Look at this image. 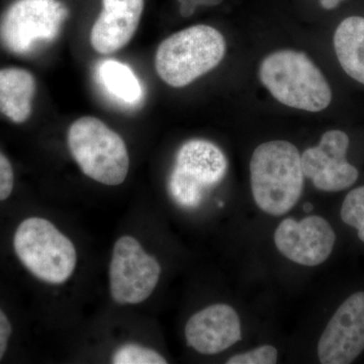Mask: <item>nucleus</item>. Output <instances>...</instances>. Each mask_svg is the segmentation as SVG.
I'll list each match as a JSON object with an SVG mask.
<instances>
[{
	"label": "nucleus",
	"mask_w": 364,
	"mask_h": 364,
	"mask_svg": "<svg viewBox=\"0 0 364 364\" xmlns=\"http://www.w3.org/2000/svg\"><path fill=\"white\" fill-rule=\"evenodd\" d=\"M277 350L272 345H263L245 353L236 354L228 359V364H274Z\"/></svg>",
	"instance_id": "6ab92c4d"
},
{
	"label": "nucleus",
	"mask_w": 364,
	"mask_h": 364,
	"mask_svg": "<svg viewBox=\"0 0 364 364\" xmlns=\"http://www.w3.org/2000/svg\"><path fill=\"white\" fill-rule=\"evenodd\" d=\"M337 58L347 75L364 85V18L349 16L334 35Z\"/></svg>",
	"instance_id": "2eb2a0df"
},
{
	"label": "nucleus",
	"mask_w": 364,
	"mask_h": 364,
	"mask_svg": "<svg viewBox=\"0 0 364 364\" xmlns=\"http://www.w3.org/2000/svg\"><path fill=\"white\" fill-rule=\"evenodd\" d=\"M14 169L11 162L0 152V202L6 200L13 193Z\"/></svg>",
	"instance_id": "aec40b11"
},
{
	"label": "nucleus",
	"mask_w": 364,
	"mask_h": 364,
	"mask_svg": "<svg viewBox=\"0 0 364 364\" xmlns=\"http://www.w3.org/2000/svg\"><path fill=\"white\" fill-rule=\"evenodd\" d=\"M181 4L179 11L183 18H188L195 13L196 7L219 6L223 0H177Z\"/></svg>",
	"instance_id": "412c9836"
},
{
	"label": "nucleus",
	"mask_w": 364,
	"mask_h": 364,
	"mask_svg": "<svg viewBox=\"0 0 364 364\" xmlns=\"http://www.w3.org/2000/svg\"><path fill=\"white\" fill-rule=\"evenodd\" d=\"M227 169L226 157L215 144L188 141L177 153L176 166L169 177L170 195L181 207H198L203 191L219 183Z\"/></svg>",
	"instance_id": "0eeeda50"
},
{
	"label": "nucleus",
	"mask_w": 364,
	"mask_h": 364,
	"mask_svg": "<svg viewBox=\"0 0 364 364\" xmlns=\"http://www.w3.org/2000/svg\"><path fill=\"white\" fill-rule=\"evenodd\" d=\"M345 224L358 230V238L364 242V186L351 191L341 208Z\"/></svg>",
	"instance_id": "f3484780"
},
{
	"label": "nucleus",
	"mask_w": 364,
	"mask_h": 364,
	"mask_svg": "<svg viewBox=\"0 0 364 364\" xmlns=\"http://www.w3.org/2000/svg\"><path fill=\"white\" fill-rule=\"evenodd\" d=\"M112 363L114 364H165L167 361L161 354L148 347L138 344H126L114 352Z\"/></svg>",
	"instance_id": "a211bd4d"
},
{
	"label": "nucleus",
	"mask_w": 364,
	"mask_h": 364,
	"mask_svg": "<svg viewBox=\"0 0 364 364\" xmlns=\"http://www.w3.org/2000/svg\"><path fill=\"white\" fill-rule=\"evenodd\" d=\"M184 332L188 346L205 355L221 353L242 339L240 318L225 304L208 306L191 316Z\"/></svg>",
	"instance_id": "f8f14e48"
},
{
	"label": "nucleus",
	"mask_w": 364,
	"mask_h": 364,
	"mask_svg": "<svg viewBox=\"0 0 364 364\" xmlns=\"http://www.w3.org/2000/svg\"><path fill=\"white\" fill-rule=\"evenodd\" d=\"M342 0H320L321 6L326 9H333L338 6Z\"/></svg>",
	"instance_id": "5701e85b"
},
{
	"label": "nucleus",
	"mask_w": 364,
	"mask_h": 364,
	"mask_svg": "<svg viewBox=\"0 0 364 364\" xmlns=\"http://www.w3.org/2000/svg\"><path fill=\"white\" fill-rule=\"evenodd\" d=\"M11 332H13V328H11V322L4 311L0 309V360L6 354Z\"/></svg>",
	"instance_id": "4be33fe9"
},
{
	"label": "nucleus",
	"mask_w": 364,
	"mask_h": 364,
	"mask_svg": "<svg viewBox=\"0 0 364 364\" xmlns=\"http://www.w3.org/2000/svg\"><path fill=\"white\" fill-rule=\"evenodd\" d=\"M36 80L26 69H0V112L11 122L25 123L32 114Z\"/></svg>",
	"instance_id": "4468645a"
},
{
	"label": "nucleus",
	"mask_w": 364,
	"mask_h": 364,
	"mask_svg": "<svg viewBox=\"0 0 364 364\" xmlns=\"http://www.w3.org/2000/svg\"><path fill=\"white\" fill-rule=\"evenodd\" d=\"M259 77L277 102L294 109L318 112L332 100L327 79L305 53H272L261 63Z\"/></svg>",
	"instance_id": "f03ea898"
},
{
	"label": "nucleus",
	"mask_w": 364,
	"mask_h": 364,
	"mask_svg": "<svg viewBox=\"0 0 364 364\" xmlns=\"http://www.w3.org/2000/svg\"><path fill=\"white\" fill-rule=\"evenodd\" d=\"M225 52L226 42L219 31L210 26H193L163 41L155 67L165 83L184 87L219 65Z\"/></svg>",
	"instance_id": "7ed1b4c3"
},
{
	"label": "nucleus",
	"mask_w": 364,
	"mask_h": 364,
	"mask_svg": "<svg viewBox=\"0 0 364 364\" xmlns=\"http://www.w3.org/2000/svg\"><path fill=\"white\" fill-rule=\"evenodd\" d=\"M144 0H102V11L90 33L93 49L109 55L121 50L135 35Z\"/></svg>",
	"instance_id": "ddd939ff"
},
{
	"label": "nucleus",
	"mask_w": 364,
	"mask_h": 364,
	"mask_svg": "<svg viewBox=\"0 0 364 364\" xmlns=\"http://www.w3.org/2000/svg\"><path fill=\"white\" fill-rule=\"evenodd\" d=\"M68 9L58 0H16L0 18V42L18 55L58 37Z\"/></svg>",
	"instance_id": "423d86ee"
},
{
	"label": "nucleus",
	"mask_w": 364,
	"mask_h": 364,
	"mask_svg": "<svg viewBox=\"0 0 364 364\" xmlns=\"http://www.w3.org/2000/svg\"><path fill=\"white\" fill-rule=\"evenodd\" d=\"M97 79L105 92L119 104L135 107L143 100V88L133 70L116 60H105L97 67Z\"/></svg>",
	"instance_id": "dca6fc26"
},
{
	"label": "nucleus",
	"mask_w": 364,
	"mask_h": 364,
	"mask_svg": "<svg viewBox=\"0 0 364 364\" xmlns=\"http://www.w3.org/2000/svg\"><path fill=\"white\" fill-rule=\"evenodd\" d=\"M161 267L154 256L144 250L131 236L117 239L109 265L112 298L119 305L143 303L154 291Z\"/></svg>",
	"instance_id": "6e6552de"
},
{
	"label": "nucleus",
	"mask_w": 364,
	"mask_h": 364,
	"mask_svg": "<svg viewBox=\"0 0 364 364\" xmlns=\"http://www.w3.org/2000/svg\"><path fill=\"white\" fill-rule=\"evenodd\" d=\"M14 247L23 267L48 284H64L77 264V252L70 239L43 218H28L21 223Z\"/></svg>",
	"instance_id": "39448f33"
},
{
	"label": "nucleus",
	"mask_w": 364,
	"mask_h": 364,
	"mask_svg": "<svg viewBox=\"0 0 364 364\" xmlns=\"http://www.w3.org/2000/svg\"><path fill=\"white\" fill-rule=\"evenodd\" d=\"M364 351V291L352 294L326 326L318 343L323 364L353 363Z\"/></svg>",
	"instance_id": "1a4fd4ad"
},
{
	"label": "nucleus",
	"mask_w": 364,
	"mask_h": 364,
	"mask_svg": "<svg viewBox=\"0 0 364 364\" xmlns=\"http://www.w3.org/2000/svg\"><path fill=\"white\" fill-rule=\"evenodd\" d=\"M349 143L344 132H326L318 146L309 148L301 155L304 176L320 191H340L350 188L359 174L346 159Z\"/></svg>",
	"instance_id": "9d476101"
},
{
	"label": "nucleus",
	"mask_w": 364,
	"mask_h": 364,
	"mask_svg": "<svg viewBox=\"0 0 364 364\" xmlns=\"http://www.w3.org/2000/svg\"><path fill=\"white\" fill-rule=\"evenodd\" d=\"M68 147L83 173L105 186L123 183L130 168L126 143L119 134L95 117H82L71 124Z\"/></svg>",
	"instance_id": "20e7f679"
},
{
	"label": "nucleus",
	"mask_w": 364,
	"mask_h": 364,
	"mask_svg": "<svg viewBox=\"0 0 364 364\" xmlns=\"http://www.w3.org/2000/svg\"><path fill=\"white\" fill-rule=\"evenodd\" d=\"M336 235L324 218L310 215L301 221L289 218L274 232V243L287 259L304 267H317L331 255Z\"/></svg>",
	"instance_id": "9b49d317"
},
{
	"label": "nucleus",
	"mask_w": 364,
	"mask_h": 364,
	"mask_svg": "<svg viewBox=\"0 0 364 364\" xmlns=\"http://www.w3.org/2000/svg\"><path fill=\"white\" fill-rule=\"evenodd\" d=\"M304 172L298 148L287 141L263 143L250 161L251 189L256 205L268 215H286L299 202Z\"/></svg>",
	"instance_id": "f257e3e1"
},
{
	"label": "nucleus",
	"mask_w": 364,
	"mask_h": 364,
	"mask_svg": "<svg viewBox=\"0 0 364 364\" xmlns=\"http://www.w3.org/2000/svg\"><path fill=\"white\" fill-rule=\"evenodd\" d=\"M312 210H313V205L312 203H305V205H304V210H305L306 213H310V212H312Z\"/></svg>",
	"instance_id": "b1692460"
}]
</instances>
